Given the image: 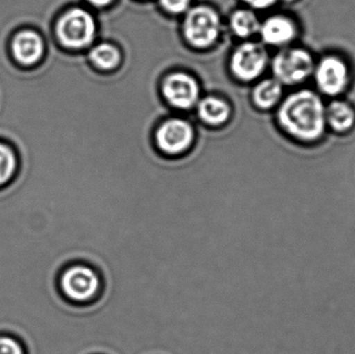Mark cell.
Instances as JSON below:
<instances>
[{"label":"cell","mask_w":355,"mask_h":354,"mask_svg":"<svg viewBox=\"0 0 355 354\" xmlns=\"http://www.w3.org/2000/svg\"><path fill=\"white\" fill-rule=\"evenodd\" d=\"M279 124L291 136L314 141L322 136L327 125V108L316 93L308 89L286 98L277 112Z\"/></svg>","instance_id":"obj_1"},{"label":"cell","mask_w":355,"mask_h":354,"mask_svg":"<svg viewBox=\"0 0 355 354\" xmlns=\"http://www.w3.org/2000/svg\"><path fill=\"white\" fill-rule=\"evenodd\" d=\"M56 287L62 299L72 305L87 306L97 301L103 290L99 269L85 261H74L60 268Z\"/></svg>","instance_id":"obj_2"},{"label":"cell","mask_w":355,"mask_h":354,"mask_svg":"<svg viewBox=\"0 0 355 354\" xmlns=\"http://www.w3.org/2000/svg\"><path fill=\"white\" fill-rule=\"evenodd\" d=\"M6 53L12 64L20 70H35L47 55L45 37L35 27H18L8 37Z\"/></svg>","instance_id":"obj_3"},{"label":"cell","mask_w":355,"mask_h":354,"mask_svg":"<svg viewBox=\"0 0 355 354\" xmlns=\"http://www.w3.org/2000/svg\"><path fill=\"white\" fill-rule=\"evenodd\" d=\"M53 37L60 47L79 50L93 42L96 33L95 20L87 10L73 8L62 12L53 24Z\"/></svg>","instance_id":"obj_4"},{"label":"cell","mask_w":355,"mask_h":354,"mask_svg":"<svg viewBox=\"0 0 355 354\" xmlns=\"http://www.w3.org/2000/svg\"><path fill=\"white\" fill-rule=\"evenodd\" d=\"M315 64L310 52L300 48L282 50L272 62L273 74L282 85L304 82L314 73Z\"/></svg>","instance_id":"obj_5"},{"label":"cell","mask_w":355,"mask_h":354,"mask_svg":"<svg viewBox=\"0 0 355 354\" xmlns=\"http://www.w3.org/2000/svg\"><path fill=\"white\" fill-rule=\"evenodd\" d=\"M220 31V20L214 10L196 6L186 15L184 35L194 47H209L215 43Z\"/></svg>","instance_id":"obj_6"},{"label":"cell","mask_w":355,"mask_h":354,"mask_svg":"<svg viewBox=\"0 0 355 354\" xmlns=\"http://www.w3.org/2000/svg\"><path fill=\"white\" fill-rule=\"evenodd\" d=\"M268 62L266 50L260 44L244 43L232 56L231 68L234 75L241 80H254L262 74Z\"/></svg>","instance_id":"obj_7"},{"label":"cell","mask_w":355,"mask_h":354,"mask_svg":"<svg viewBox=\"0 0 355 354\" xmlns=\"http://www.w3.org/2000/svg\"><path fill=\"white\" fill-rule=\"evenodd\" d=\"M317 87L327 96L343 93L349 82L347 64L338 56H325L314 70Z\"/></svg>","instance_id":"obj_8"},{"label":"cell","mask_w":355,"mask_h":354,"mask_svg":"<svg viewBox=\"0 0 355 354\" xmlns=\"http://www.w3.org/2000/svg\"><path fill=\"white\" fill-rule=\"evenodd\" d=\"M162 91L168 103L181 109L193 107L200 97L198 82L184 73H174L166 77Z\"/></svg>","instance_id":"obj_9"},{"label":"cell","mask_w":355,"mask_h":354,"mask_svg":"<svg viewBox=\"0 0 355 354\" xmlns=\"http://www.w3.org/2000/svg\"><path fill=\"white\" fill-rule=\"evenodd\" d=\"M156 139L162 151L175 155L190 147L193 141V129L186 121L172 118L160 126Z\"/></svg>","instance_id":"obj_10"},{"label":"cell","mask_w":355,"mask_h":354,"mask_svg":"<svg viewBox=\"0 0 355 354\" xmlns=\"http://www.w3.org/2000/svg\"><path fill=\"white\" fill-rule=\"evenodd\" d=\"M261 37L271 46H285L295 39L297 28L295 23L284 16H273L260 25Z\"/></svg>","instance_id":"obj_11"},{"label":"cell","mask_w":355,"mask_h":354,"mask_svg":"<svg viewBox=\"0 0 355 354\" xmlns=\"http://www.w3.org/2000/svg\"><path fill=\"white\" fill-rule=\"evenodd\" d=\"M21 157L14 143L0 139V191L10 187L18 178Z\"/></svg>","instance_id":"obj_12"},{"label":"cell","mask_w":355,"mask_h":354,"mask_svg":"<svg viewBox=\"0 0 355 354\" xmlns=\"http://www.w3.org/2000/svg\"><path fill=\"white\" fill-rule=\"evenodd\" d=\"M327 123L334 130L345 132L354 127V110L346 102L334 101L327 108Z\"/></svg>","instance_id":"obj_13"},{"label":"cell","mask_w":355,"mask_h":354,"mask_svg":"<svg viewBox=\"0 0 355 354\" xmlns=\"http://www.w3.org/2000/svg\"><path fill=\"white\" fill-rule=\"evenodd\" d=\"M198 116L204 122L218 125L225 122L230 116V108L223 100L215 97L204 98L198 103Z\"/></svg>","instance_id":"obj_14"},{"label":"cell","mask_w":355,"mask_h":354,"mask_svg":"<svg viewBox=\"0 0 355 354\" xmlns=\"http://www.w3.org/2000/svg\"><path fill=\"white\" fill-rule=\"evenodd\" d=\"M282 95V83L277 79H266L257 85L254 91V100L259 107L268 109L279 101Z\"/></svg>","instance_id":"obj_15"},{"label":"cell","mask_w":355,"mask_h":354,"mask_svg":"<svg viewBox=\"0 0 355 354\" xmlns=\"http://www.w3.org/2000/svg\"><path fill=\"white\" fill-rule=\"evenodd\" d=\"M89 60L102 70H112L120 64L121 53L114 45L100 44L89 52Z\"/></svg>","instance_id":"obj_16"},{"label":"cell","mask_w":355,"mask_h":354,"mask_svg":"<svg viewBox=\"0 0 355 354\" xmlns=\"http://www.w3.org/2000/svg\"><path fill=\"white\" fill-rule=\"evenodd\" d=\"M260 23L256 15L248 10H239L231 18V26L238 37H248L260 29Z\"/></svg>","instance_id":"obj_17"},{"label":"cell","mask_w":355,"mask_h":354,"mask_svg":"<svg viewBox=\"0 0 355 354\" xmlns=\"http://www.w3.org/2000/svg\"><path fill=\"white\" fill-rule=\"evenodd\" d=\"M0 354H28V348L18 335L0 332Z\"/></svg>","instance_id":"obj_18"},{"label":"cell","mask_w":355,"mask_h":354,"mask_svg":"<svg viewBox=\"0 0 355 354\" xmlns=\"http://www.w3.org/2000/svg\"><path fill=\"white\" fill-rule=\"evenodd\" d=\"M164 10L172 14H182L189 8L190 0H160Z\"/></svg>","instance_id":"obj_19"},{"label":"cell","mask_w":355,"mask_h":354,"mask_svg":"<svg viewBox=\"0 0 355 354\" xmlns=\"http://www.w3.org/2000/svg\"><path fill=\"white\" fill-rule=\"evenodd\" d=\"M246 3L250 4L252 8L258 10H264V8H270L277 0H244Z\"/></svg>","instance_id":"obj_20"},{"label":"cell","mask_w":355,"mask_h":354,"mask_svg":"<svg viewBox=\"0 0 355 354\" xmlns=\"http://www.w3.org/2000/svg\"><path fill=\"white\" fill-rule=\"evenodd\" d=\"M89 3L93 4V6H98V8H101V6H106L108 4L112 3V0H89Z\"/></svg>","instance_id":"obj_21"},{"label":"cell","mask_w":355,"mask_h":354,"mask_svg":"<svg viewBox=\"0 0 355 354\" xmlns=\"http://www.w3.org/2000/svg\"><path fill=\"white\" fill-rule=\"evenodd\" d=\"M285 1H287V2H292V1H295V0H285Z\"/></svg>","instance_id":"obj_22"}]
</instances>
